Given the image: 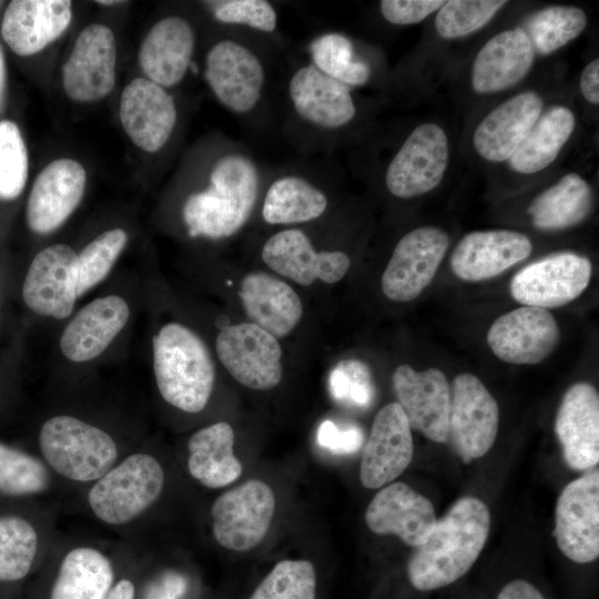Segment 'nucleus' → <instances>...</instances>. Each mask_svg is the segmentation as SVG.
Returning a JSON list of instances; mask_svg holds the SVG:
<instances>
[{
  "instance_id": "nucleus-24",
  "label": "nucleus",
  "mask_w": 599,
  "mask_h": 599,
  "mask_svg": "<svg viewBox=\"0 0 599 599\" xmlns=\"http://www.w3.org/2000/svg\"><path fill=\"white\" fill-rule=\"evenodd\" d=\"M288 95L295 113L317 129L344 128L356 115L351 88L326 75L311 62L292 74Z\"/></svg>"
},
{
  "instance_id": "nucleus-6",
  "label": "nucleus",
  "mask_w": 599,
  "mask_h": 599,
  "mask_svg": "<svg viewBox=\"0 0 599 599\" xmlns=\"http://www.w3.org/2000/svg\"><path fill=\"white\" fill-rule=\"evenodd\" d=\"M275 512V495L262 480L250 479L219 496L211 507L212 532L225 549L245 552L266 536Z\"/></svg>"
},
{
  "instance_id": "nucleus-34",
  "label": "nucleus",
  "mask_w": 599,
  "mask_h": 599,
  "mask_svg": "<svg viewBox=\"0 0 599 599\" xmlns=\"http://www.w3.org/2000/svg\"><path fill=\"white\" fill-rule=\"evenodd\" d=\"M327 206L323 190L303 176L286 174L267 187L262 217L272 225L301 224L321 217Z\"/></svg>"
},
{
  "instance_id": "nucleus-17",
  "label": "nucleus",
  "mask_w": 599,
  "mask_h": 599,
  "mask_svg": "<svg viewBox=\"0 0 599 599\" xmlns=\"http://www.w3.org/2000/svg\"><path fill=\"white\" fill-rule=\"evenodd\" d=\"M78 254L65 244L41 250L32 260L22 285L26 305L35 314L67 318L77 294Z\"/></svg>"
},
{
  "instance_id": "nucleus-29",
  "label": "nucleus",
  "mask_w": 599,
  "mask_h": 599,
  "mask_svg": "<svg viewBox=\"0 0 599 599\" xmlns=\"http://www.w3.org/2000/svg\"><path fill=\"white\" fill-rule=\"evenodd\" d=\"M194 43V31L184 18L169 16L159 20L139 51L146 79L164 89L180 83L192 64Z\"/></svg>"
},
{
  "instance_id": "nucleus-46",
  "label": "nucleus",
  "mask_w": 599,
  "mask_h": 599,
  "mask_svg": "<svg viewBox=\"0 0 599 599\" xmlns=\"http://www.w3.org/2000/svg\"><path fill=\"white\" fill-rule=\"evenodd\" d=\"M329 392L338 402L358 407L369 405L374 387L368 368L356 359L338 363L329 375Z\"/></svg>"
},
{
  "instance_id": "nucleus-13",
  "label": "nucleus",
  "mask_w": 599,
  "mask_h": 599,
  "mask_svg": "<svg viewBox=\"0 0 599 599\" xmlns=\"http://www.w3.org/2000/svg\"><path fill=\"white\" fill-rule=\"evenodd\" d=\"M554 536L560 551L578 564L599 556V473L569 483L558 497Z\"/></svg>"
},
{
  "instance_id": "nucleus-37",
  "label": "nucleus",
  "mask_w": 599,
  "mask_h": 599,
  "mask_svg": "<svg viewBox=\"0 0 599 599\" xmlns=\"http://www.w3.org/2000/svg\"><path fill=\"white\" fill-rule=\"evenodd\" d=\"M586 26L587 16L580 8L551 6L528 17L520 29L530 40L534 51L547 55L576 39Z\"/></svg>"
},
{
  "instance_id": "nucleus-7",
  "label": "nucleus",
  "mask_w": 599,
  "mask_h": 599,
  "mask_svg": "<svg viewBox=\"0 0 599 599\" xmlns=\"http://www.w3.org/2000/svg\"><path fill=\"white\" fill-rule=\"evenodd\" d=\"M499 425V408L484 383L470 373L458 374L450 386L448 440L465 461L486 455Z\"/></svg>"
},
{
  "instance_id": "nucleus-21",
  "label": "nucleus",
  "mask_w": 599,
  "mask_h": 599,
  "mask_svg": "<svg viewBox=\"0 0 599 599\" xmlns=\"http://www.w3.org/2000/svg\"><path fill=\"white\" fill-rule=\"evenodd\" d=\"M173 97L146 78L132 80L122 91L120 120L131 141L145 152H156L169 141L176 124Z\"/></svg>"
},
{
  "instance_id": "nucleus-2",
  "label": "nucleus",
  "mask_w": 599,
  "mask_h": 599,
  "mask_svg": "<svg viewBox=\"0 0 599 599\" xmlns=\"http://www.w3.org/2000/svg\"><path fill=\"white\" fill-rule=\"evenodd\" d=\"M260 172L241 152L221 155L210 172V185L191 194L182 210L191 237H230L250 219L256 203Z\"/></svg>"
},
{
  "instance_id": "nucleus-31",
  "label": "nucleus",
  "mask_w": 599,
  "mask_h": 599,
  "mask_svg": "<svg viewBox=\"0 0 599 599\" xmlns=\"http://www.w3.org/2000/svg\"><path fill=\"white\" fill-rule=\"evenodd\" d=\"M238 296L252 323L275 338L291 334L303 315L297 293L286 282L265 272L248 273L242 280Z\"/></svg>"
},
{
  "instance_id": "nucleus-42",
  "label": "nucleus",
  "mask_w": 599,
  "mask_h": 599,
  "mask_svg": "<svg viewBox=\"0 0 599 599\" xmlns=\"http://www.w3.org/2000/svg\"><path fill=\"white\" fill-rule=\"evenodd\" d=\"M316 572L308 560H282L248 599H315Z\"/></svg>"
},
{
  "instance_id": "nucleus-5",
  "label": "nucleus",
  "mask_w": 599,
  "mask_h": 599,
  "mask_svg": "<svg viewBox=\"0 0 599 599\" xmlns=\"http://www.w3.org/2000/svg\"><path fill=\"white\" fill-rule=\"evenodd\" d=\"M164 481L159 460L150 454L135 453L94 481L88 504L99 520L112 526L125 525L159 499Z\"/></svg>"
},
{
  "instance_id": "nucleus-53",
  "label": "nucleus",
  "mask_w": 599,
  "mask_h": 599,
  "mask_svg": "<svg viewBox=\"0 0 599 599\" xmlns=\"http://www.w3.org/2000/svg\"><path fill=\"white\" fill-rule=\"evenodd\" d=\"M4 84H6V60H4V52L0 44V102L2 99Z\"/></svg>"
},
{
  "instance_id": "nucleus-23",
  "label": "nucleus",
  "mask_w": 599,
  "mask_h": 599,
  "mask_svg": "<svg viewBox=\"0 0 599 599\" xmlns=\"http://www.w3.org/2000/svg\"><path fill=\"white\" fill-rule=\"evenodd\" d=\"M365 522L376 535H395L410 547L419 546L437 519L432 501L410 486L396 481L383 487L370 500Z\"/></svg>"
},
{
  "instance_id": "nucleus-8",
  "label": "nucleus",
  "mask_w": 599,
  "mask_h": 599,
  "mask_svg": "<svg viewBox=\"0 0 599 599\" xmlns=\"http://www.w3.org/2000/svg\"><path fill=\"white\" fill-rule=\"evenodd\" d=\"M448 159V139L444 129L436 123H422L409 133L389 162L386 187L398 199L426 194L443 180Z\"/></svg>"
},
{
  "instance_id": "nucleus-55",
  "label": "nucleus",
  "mask_w": 599,
  "mask_h": 599,
  "mask_svg": "<svg viewBox=\"0 0 599 599\" xmlns=\"http://www.w3.org/2000/svg\"><path fill=\"white\" fill-rule=\"evenodd\" d=\"M1 3V2H0Z\"/></svg>"
},
{
  "instance_id": "nucleus-40",
  "label": "nucleus",
  "mask_w": 599,
  "mask_h": 599,
  "mask_svg": "<svg viewBox=\"0 0 599 599\" xmlns=\"http://www.w3.org/2000/svg\"><path fill=\"white\" fill-rule=\"evenodd\" d=\"M49 473L34 456L0 441V494L23 497L44 491Z\"/></svg>"
},
{
  "instance_id": "nucleus-9",
  "label": "nucleus",
  "mask_w": 599,
  "mask_h": 599,
  "mask_svg": "<svg viewBox=\"0 0 599 599\" xmlns=\"http://www.w3.org/2000/svg\"><path fill=\"white\" fill-rule=\"evenodd\" d=\"M592 264L586 256L560 252L518 271L510 282L512 298L526 306L554 308L579 297L589 285Z\"/></svg>"
},
{
  "instance_id": "nucleus-4",
  "label": "nucleus",
  "mask_w": 599,
  "mask_h": 599,
  "mask_svg": "<svg viewBox=\"0 0 599 599\" xmlns=\"http://www.w3.org/2000/svg\"><path fill=\"white\" fill-rule=\"evenodd\" d=\"M39 447L57 474L78 483L99 479L116 464L119 455L105 430L70 415H57L43 423Z\"/></svg>"
},
{
  "instance_id": "nucleus-54",
  "label": "nucleus",
  "mask_w": 599,
  "mask_h": 599,
  "mask_svg": "<svg viewBox=\"0 0 599 599\" xmlns=\"http://www.w3.org/2000/svg\"><path fill=\"white\" fill-rule=\"evenodd\" d=\"M97 3L102 4V6H113V4H116V3H122V1H113V0H111V1H104L103 0L102 1L101 0V1H97Z\"/></svg>"
},
{
  "instance_id": "nucleus-41",
  "label": "nucleus",
  "mask_w": 599,
  "mask_h": 599,
  "mask_svg": "<svg viewBox=\"0 0 599 599\" xmlns=\"http://www.w3.org/2000/svg\"><path fill=\"white\" fill-rule=\"evenodd\" d=\"M126 243V232L122 229H112L97 236L78 254V297L108 276Z\"/></svg>"
},
{
  "instance_id": "nucleus-16",
  "label": "nucleus",
  "mask_w": 599,
  "mask_h": 599,
  "mask_svg": "<svg viewBox=\"0 0 599 599\" xmlns=\"http://www.w3.org/2000/svg\"><path fill=\"white\" fill-rule=\"evenodd\" d=\"M397 404L410 428L435 443L448 441L450 386L438 368L416 370L403 364L392 376Z\"/></svg>"
},
{
  "instance_id": "nucleus-45",
  "label": "nucleus",
  "mask_w": 599,
  "mask_h": 599,
  "mask_svg": "<svg viewBox=\"0 0 599 599\" xmlns=\"http://www.w3.org/2000/svg\"><path fill=\"white\" fill-rule=\"evenodd\" d=\"M214 18L227 24L244 26L271 33L277 27V13L266 0H224L209 2Z\"/></svg>"
},
{
  "instance_id": "nucleus-35",
  "label": "nucleus",
  "mask_w": 599,
  "mask_h": 599,
  "mask_svg": "<svg viewBox=\"0 0 599 599\" xmlns=\"http://www.w3.org/2000/svg\"><path fill=\"white\" fill-rule=\"evenodd\" d=\"M591 209V187L577 173H569L537 195L528 213L537 229L555 231L580 223Z\"/></svg>"
},
{
  "instance_id": "nucleus-51",
  "label": "nucleus",
  "mask_w": 599,
  "mask_h": 599,
  "mask_svg": "<svg viewBox=\"0 0 599 599\" xmlns=\"http://www.w3.org/2000/svg\"><path fill=\"white\" fill-rule=\"evenodd\" d=\"M497 599H546L545 596L530 582L516 579L506 583L499 591Z\"/></svg>"
},
{
  "instance_id": "nucleus-26",
  "label": "nucleus",
  "mask_w": 599,
  "mask_h": 599,
  "mask_svg": "<svg viewBox=\"0 0 599 599\" xmlns=\"http://www.w3.org/2000/svg\"><path fill=\"white\" fill-rule=\"evenodd\" d=\"M71 18V1L14 0L3 14L2 38L18 55L35 54L65 31Z\"/></svg>"
},
{
  "instance_id": "nucleus-18",
  "label": "nucleus",
  "mask_w": 599,
  "mask_h": 599,
  "mask_svg": "<svg viewBox=\"0 0 599 599\" xmlns=\"http://www.w3.org/2000/svg\"><path fill=\"white\" fill-rule=\"evenodd\" d=\"M262 260L272 271L303 286L317 280L337 283L351 266L345 252L316 251L300 229H285L270 236L262 247Z\"/></svg>"
},
{
  "instance_id": "nucleus-3",
  "label": "nucleus",
  "mask_w": 599,
  "mask_h": 599,
  "mask_svg": "<svg viewBox=\"0 0 599 599\" xmlns=\"http://www.w3.org/2000/svg\"><path fill=\"white\" fill-rule=\"evenodd\" d=\"M152 347L162 398L186 413L203 410L215 380L214 364L203 339L180 323H167L153 336Z\"/></svg>"
},
{
  "instance_id": "nucleus-39",
  "label": "nucleus",
  "mask_w": 599,
  "mask_h": 599,
  "mask_svg": "<svg viewBox=\"0 0 599 599\" xmlns=\"http://www.w3.org/2000/svg\"><path fill=\"white\" fill-rule=\"evenodd\" d=\"M311 63L347 87L365 84L370 78L367 63L355 58L354 45L344 34L326 32L308 45Z\"/></svg>"
},
{
  "instance_id": "nucleus-33",
  "label": "nucleus",
  "mask_w": 599,
  "mask_h": 599,
  "mask_svg": "<svg viewBox=\"0 0 599 599\" xmlns=\"http://www.w3.org/2000/svg\"><path fill=\"white\" fill-rule=\"evenodd\" d=\"M114 583L111 560L97 548L81 546L62 559L50 599H103Z\"/></svg>"
},
{
  "instance_id": "nucleus-25",
  "label": "nucleus",
  "mask_w": 599,
  "mask_h": 599,
  "mask_svg": "<svg viewBox=\"0 0 599 599\" xmlns=\"http://www.w3.org/2000/svg\"><path fill=\"white\" fill-rule=\"evenodd\" d=\"M531 251L532 243L524 233L510 230L475 231L459 241L450 256V267L463 281H485L526 260Z\"/></svg>"
},
{
  "instance_id": "nucleus-49",
  "label": "nucleus",
  "mask_w": 599,
  "mask_h": 599,
  "mask_svg": "<svg viewBox=\"0 0 599 599\" xmlns=\"http://www.w3.org/2000/svg\"><path fill=\"white\" fill-rule=\"evenodd\" d=\"M185 578L176 572H167L152 583L145 599H179L186 590Z\"/></svg>"
},
{
  "instance_id": "nucleus-52",
  "label": "nucleus",
  "mask_w": 599,
  "mask_h": 599,
  "mask_svg": "<svg viewBox=\"0 0 599 599\" xmlns=\"http://www.w3.org/2000/svg\"><path fill=\"white\" fill-rule=\"evenodd\" d=\"M103 599H135V586L130 579H121L113 583Z\"/></svg>"
},
{
  "instance_id": "nucleus-47",
  "label": "nucleus",
  "mask_w": 599,
  "mask_h": 599,
  "mask_svg": "<svg viewBox=\"0 0 599 599\" xmlns=\"http://www.w3.org/2000/svg\"><path fill=\"white\" fill-rule=\"evenodd\" d=\"M445 3L443 0H383L379 9L392 24L408 26L423 21Z\"/></svg>"
},
{
  "instance_id": "nucleus-43",
  "label": "nucleus",
  "mask_w": 599,
  "mask_h": 599,
  "mask_svg": "<svg viewBox=\"0 0 599 599\" xmlns=\"http://www.w3.org/2000/svg\"><path fill=\"white\" fill-rule=\"evenodd\" d=\"M505 4V0L445 1L435 19L436 30L445 39L468 35L487 24Z\"/></svg>"
},
{
  "instance_id": "nucleus-15",
  "label": "nucleus",
  "mask_w": 599,
  "mask_h": 599,
  "mask_svg": "<svg viewBox=\"0 0 599 599\" xmlns=\"http://www.w3.org/2000/svg\"><path fill=\"white\" fill-rule=\"evenodd\" d=\"M116 43L110 28L93 23L78 35L62 67V85L77 102L106 97L115 84Z\"/></svg>"
},
{
  "instance_id": "nucleus-32",
  "label": "nucleus",
  "mask_w": 599,
  "mask_h": 599,
  "mask_svg": "<svg viewBox=\"0 0 599 599\" xmlns=\"http://www.w3.org/2000/svg\"><path fill=\"white\" fill-rule=\"evenodd\" d=\"M234 430L219 422L192 434L187 441V470L200 484L216 489L236 480L243 470L234 455Z\"/></svg>"
},
{
  "instance_id": "nucleus-20",
  "label": "nucleus",
  "mask_w": 599,
  "mask_h": 599,
  "mask_svg": "<svg viewBox=\"0 0 599 599\" xmlns=\"http://www.w3.org/2000/svg\"><path fill=\"white\" fill-rule=\"evenodd\" d=\"M85 182V170L79 162H50L35 177L29 194L26 214L30 230L47 234L59 229L80 204Z\"/></svg>"
},
{
  "instance_id": "nucleus-22",
  "label": "nucleus",
  "mask_w": 599,
  "mask_h": 599,
  "mask_svg": "<svg viewBox=\"0 0 599 599\" xmlns=\"http://www.w3.org/2000/svg\"><path fill=\"white\" fill-rule=\"evenodd\" d=\"M555 433L567 465L587 470L599 461V395L593 385L578 382L564 394Z\"/></svg>"
},
{
  "instance_id": "nucleus-44",
  "label": "nucleus",
  "mask_w": 599,
  "mask_h": 599,
  "mask_svg": "<svg viewBox=\"0 0 599 599\" xmlns=\"http://www.w3.org/2000/svg\"><path fill=\"white\" fill-rule=\"evenodd\" d=\"M28 171V151L20 129L12 121H0V201H11L21 194Z\"/></svg>"
},
{
  "instance_id": "nucleus-38",
  "label": "nucleus",
  "mask_w": 599,
  "mask_h": 599,
  "mask_svg": "<svg viewBox=\"0 0 599 599\" xmlns=\"http://www.w3.org/2000/svg\"><path fill=\"white\" fill-rule=\"evenodd\" d=\"M39 550V535L27 518L0 516V582L23 579L31 570Z\"/></svg>"
},
{
  "instance_id": "nucleus-48",
  "label": "nucleus",
  "mask_w": 599,
  "mask_h": 599,
  "mask_svg": "<svg viewBox=\"0 0 599 599\" xmlns=\"http://www.w3.org/2000/svg\"><path fill=\"white\" fill-rule=\"evenodd\" d=\"M321 446L339 454H351L363 444V433L356 426L339 427L332 420H324L317 430Z\"/></svg>"
},
{
  "instance_id": "nucleus-14",
  "label": "nucleus",
  "mask_w": 599,
  "mask_h": 599,
  "mask_svg": "<svg viewBox=\"0 0 599 599\" xmlns=\"http://www.w3.org/2000/svg\"><path fill=\"white\" fill-rule=\"evenodd\" d=\"M559 341L555 316L546 308L526 305L497 317L487 332V344L494 355L515 365L541 363Z\"/></svg>"
},
{
  "instance_id": "nucleus-10",
  "label": "nucleus",
  "mask_w": 599,
  "mask_h": 599,
  "mask_svg": "<svg viewBox=\"0 0 599 599\" xmlns=\"http://www.w3.org/2000/svg\"><path fill=\"white\" fill-rule=\"evenodd\" d=\"M204 77L220 103L238 115L256 108L266 81L265 68L258 55L233 39L221 40L209 50Z\"/></svg>"
},
{
  "instance_id": "nucleus-19",
  "label": "nucleus",
  "mask_w": 599,
  "mask_h": 599,
  "mask_svg": "<svg viewBox=\"0 0 599 599\" xmlns=\"http://www.w3.org/2000/svg\"><path fill=\"white\" fill-rule=\"evenodd\" d=\"M414 444L409 423L397 403L382 407L364 446L359 479L368 489L384 487L409 466Z\"/></svg>"
},
{
  "instance_id": "nucleus-30",
  "label": "nucleus",
  "mask_w": 599,
  "mask_h": 599,
  "mask_svg": "<svg viewBox=\"0 0 599 599\" xmlns=\"http://www.w3.org/2000/svg\"><path fill=\"white\" fill-rule=\"evenodd\" d=\"M534 59L531 42L520 28L501 31L478 51L471 69L473 89L480 94L509 89L527 75Z\"/></svg>"
},
{
  "instance_id": "nucleus-27",
  "label": "nucleus",
  "mask_w": 599,
  "mask_h": 599,
  "mask_svg": "<svg viewBox=\"0 0 599 599\" xmlns=\"http://www.w3.org/2000/svg\"><path fill=\"white\" fill-rule=\"evenodd\" d=\"M544 102L534 91L521 92L490 111L477 125L473 144L490 162L509 160L541 115Z\"/></svg>"
},
{
  "instance_id": "nucleus-28",
  "label": "nucleus",
  "mask_w": 599,
  "mask_h": 599,
  "mask_svg": "<svg viewBox=\"0 0 599 599\" xmlns=\"http://www.w3.org/2000/svg\"><path fill=\"white\" fill-rule=\"evenodd\" d=\"M129 316V305L121 296L95 298L65 326L59 344L62 354L74 363L97 358L120 334Z\"/></svg>"
},
{
  "instance_id": "nucleus-50",
  "label": "nucleus",
  "mask_w": 599,
  "mask_h": 599,
  "mask_svg": "<svg viewBox=\"0 0 599 599\" xmlns=\"http://www.w3.org/2000/svg\"><path fill=\"white\" fill-rule=\"evenodd\" d=\"M580 90L586 100L599 103V60L590 61L580 75Z\"/></svg>"
},
{
  "instance_id": "nucleus-11",
  "label": "nucleus",
  "mask_w": 599,
  "mask_h": 599,
  "mask_svg": "<svg viewBox=\"0 0 599 599\" xmlns=\"http://www.w3.org/2000/svg\"><path fill=\"white\" fill-rule=\"evenodd\" d=\"M217 356L241 385L268 390L283 376L282 348L274 336L253 323H241L222 328L215 341Z\"/></svg>"
},
{
  "instance_id": "nucleus-12",
  "label": "nucleus",
  "mask_w": 599,
  "mask_h": 599,
  "mask_svg": "<svg viewBox=\"0 0 599 599\" xmlns=\"http://www.w3.org/2000/svg\"><path fill=\"white\" fill-rule=\"evenodd\" d=\"M448 246L447 233L435 226L406 233L396 244L382 275L384 295L398 303L417 298L433 281Z\"/></svg>"
},
{
  "instance_id": "nucleus-36",
  "label": "nucleus",
  "mask_w": 599,
  "mask_h": 599,
  "mask_svg": "<svg viewBox=\"0 0 599 599\" xmlns=\"http://www.w3.org/2000/svg\"><path fill=\"white\" fill-rule=\"evenodd\" d=\"M576 126L572 111L556 105L539 116L532 129L509 159L510 167L522 174L537 173L550 165Z\"/></svg>"
},
{
  "instance_id": "nucleus-1",
  "label": "nucleus",
  "mask_w": 599,
  "mask_h": 599,
  "mask_svg": "<svg viewBox=\"0 0 599 599\" xmlns=\"http://www.w3.org/2000/svg\"><path fill=\"white\" fill-rule=\"evenodd\" d=\"M489 528L487 506L476 497L459 498L408 559L406 570L412 586L432 591L465 576L478 559Z\"/></svg>"
}]
</instances>
